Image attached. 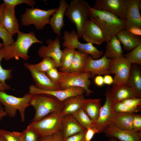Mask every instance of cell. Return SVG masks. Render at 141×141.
<instances>
[{
  "label": "cell",
  "mask_w": 141,
  "mask_h": 141,
  "mask_svg": "<svg viewBox=\"0 0 141 141\" xmlns=\"http://www.w3.org/2000/svg\"><path fill=\"white\" fill-rule=\"evenodd\" d=\"M110 89L108 87L105 93L106 97L105 102L101 107L98 118L96 121L95 127L99 133L103 132V130L112 124L115 111L113 103L110 94Z\"/></svg>",
  "instance_id": "8fae6325"
},
{
  "label": "cell",
  "mask_w": 141,
  "mask_h": 141,
  "mask_svg": "<svg viewBox=\"0 0 141 141\" xmlns=\"http://www.w3.org/2000/svg\"><path fill=\"white\" fill-rule=\"evenodd\" d=\"M57 8L47 10L38 8H27L21 16L22 25L25 26L33 25L38 30H43L45 26L49 24L50 17L55 12Z\"/></svg>",
  "instance_id": "ba28073f"
},
{
  "label": "cell",
  "mask_w": 141,
  "mask_h": 141,
  "mask_svg": "<svg viewBox=\"0 0 141 141\" xmlns=\"http://www.w3.org/2000/svg\"><path fill=\"white\" fill-rule=\"evenodd\" d=\"M15 8L5 5L1 17L2 24L13 36L20 31L19 25L16 17Z\"/></svg>",
  "instance_id": "44dd1931"
},
{
  "label": "cell",
  "mask_w": 141,
  "mask_h": 141,
  "mask_svg": "<svg viewBox=\"0 0 141 141\" xmlns=\"http://www.w3.org/2000/svg\"><path fill=\"white\" fill-rule=\"evenodd\" d=\"M86 132V131L84 132L78 133L69 136L64 139V141H85Z\"/></svg>",
  "instance_id": "f6af8a7d"
},
{
  "label": "cell",
  "mask_w": 141,
  "mask_h": 141,
  "mask_svg": "<svg viewBox=\"0 0 141 141\" xmlns=\"http://www.w3.org/2000/svg\"><path fill=\"white\" fill-rule=\"evenodd\" d=\"M59 72L60 79L57 84L61 90L72 87H81L85 90V95L87 97L94 92L89 89L91 81L90 79L91 75L89 73Z\"/></svg>",
  "instance_id": "52a82bcc"
},
{
  "label": "cell",
  "mask_w": 141,
  "mask_h": 141,
  "mask_svg": "<svg viewBox=\"0 0 141 141\" xmlns=\"http://www.w3.org/2000/svg\"><path fill=\"white\" fill-rule=\"evenodd\" d=\"M101 99H85L83 100L81 108L95 123L97 120L102 106Z\"/></svg>",
  "instance_id": "484cf974"
},
{
  "label": "cell",
  "mask_w": 141,
  "mask_h": 141,
  "mask_svg": "<svg viewBox=\"0 0 141 141\" xmlns=\"http://www.w3.org/2000/svg\"><path fill=\"white\" fill-rule=\"evenodd\" d=\"M139 141H141V139H140Z\"/></svg>",
  "instance_id": "6f0895ef"
},
{
  "label": "cell",
  "mask_w": 141,
  "mask_h": 141,
  "mask_svg": "<svg viewBox=\"0 0 141 141\" xmlns=\"http://www.w3.org/2000/svg\"><path fill=\"white\" fill-rule=\"evenodd\" d=\"M85 98L83 95L69 98L63 101V107L61 112L63 116L72 115L81 108Z\"/></svg>",
  "instance_id": "f1b7e54d"
},
{
  "label": "cell",
  "mask_w": 141,
  "mask_h": 141,
  "mask_svg": "<svg viewBox=\"0 0 141 141\" xmlns=\"http://www.w3.org/2000/svg\"><path fill=\"white\" fill-rule=\"evenodd\" d=\"M76 49L64 48L62 50L60 66V72H67L70 71V67Z\"/></svg>",
  "instance_id": "4dcf8cb0"
},
{
  "label": "cell",
  "mask_w": 141,
  "mask_h": 141,
  "mask_svg": "<svg viewBox=\"0 0 141 141\" xmlns=\"http://www.w3.org/2000/svg\"><path fill=\"white\" fill-rule=\"evenodd\" d=\"M110 94L114 104L126 99L138 97L132 88L126 84L113 85L110 89Z\"/></svg>",
  "instance_id": "603a6c76"
},
{
  "label": "cell",
  "mask_w": 141,
  "mask_h": 141,
  "mask_svg": "<svg viewBox=\"0 0 141 141\" xmlns=\"http://www.w3.org/2000/svg\"><path fill=\"white\" fill-rule=\"evenodd\" d=\"M33 95L25 94L22 97H17L8 94L5 91H0V103L3 106L7 115L13 118L19 112L22 122L25 121V110L30 105V103Z\"/></svg>",
  "instance_id": "277c9868"
},
{
  "label": "cell",
  "mask_w": 141,
  "mask_h": 141,
  "mask_svg": "<svg viewBox=\"0 0 141 141\" xmlns=\"http://www.w3.org/2000/svg\"><path fill=\"white\" fill-rule=\"evenodd\" d=\"M11 89V87L6 84H4L0 82V91H4Z\"/></svg>",
  "instance_id": "f907efd6"
},
{
  "label": "cell",
  "mask_w": 141,
  "mask_h": 141,
  "mask_svg": "<svg viewBox=\"0 0 141 141\" xmlns=\"http://www.w3.org/2000/svg\"><path fill=\"white\" fill-rule=\"evenodd\" d=\"M17 34L16 41L9 45L3 47V58L7 61L21 58L27 61L30 58L28 52L31 46L35 43H43L36 37L33 32L26 33L20 31Z\"/></svg>",
  "instance_id": "7a4b0ae2"
},
{
  "label": "cell",
  "mask_w": 141,
  "mask_h": 141,
  "mask_svg": "<svg viewBox=\"0 0 141 141\" xmlns=\"http://www.w3.org/2000/svg\"><path fill=\"white\" fill-rule=\"evenodd\" d=\"M33 95L30 105L35 109V114L31 122H37L52 112L62 111L63 107V102L53 96L44 94Z\"/></svg>",
  "instance_id": "3957f363"
},
{
  "label": "cell",
  "mask_w": 141,
  "mask_h": 141,
  "mask_svg": "<svg viewBox=\"0 0 141 141\" xmlns=\"http://www.w3.org/2000/svg\"><path fill=\"white\" fill-rule=\"evenodd\" d=\"M12 36L5 27L0 23V38L3 41L4 46L9 45L15 42Z\"/></svg>",
  "instance_id": "8d00e7d4"
},
{
  "label": "cell",
  "mask_w": 141,
  "mask_h": 141,
  "mask_svg": "<svg viewBox=\"0 0 141 141\" xmlns=\"http://www.w3.org/2000/svg\"><path fill=\"white\" fill-rule=\"evenodd\" d=\"M116 36L127 51H131L141 43L140 37L133 34L126 29L120 31Z\"/></svg>",
  "instance_id": "cb8c5ba5"
},
{
  "label": "cell",
  "mask_w": 141,
  "mask_h": 141,
  "mask_svg": "<svg viewBox=\"0 0 141 141\" xmlns=\"http://www.w3.org/2000/svg\"><path fill=\"white\" fill-rule=\"evenodd\" d=\"M120 101L131 108L141 109V98H133L124 99Z\"/></svg>",
  "instance_id": "60d3db41"
},
{
  "label": "cell",
  "mask_w": 141,
  "mask_h": 141,
  "mask_svg": "<svg viewBox=\"0 0 141 141\" xmlns=\"http://www.w3.org/2000/svg\"><path fill=\"white\" fill-rule=\"evenodd\" d=\"M68 5L65 0H60L58 8L50 19L49 24L54 33L58 37L60 36L61 30L64 26L63 17Z\"/></svg>",
  "instance_id": "7402d4cb"
},
{
  "label": "cell",
  "mask_w": 141,
  "mask_h": 141,
  "mask_svg": "<svg viewBox=\"0 0 141 141\" xmlns=\"http://www.w3.org/2000/svg\"><path fill=\"white\" fill-rule=\"evenodd\" d=\"M29 93L32 95L47 94L53 96L60 101L63 102L69 98L83 95L85 93V91L83 89L79 87H70L58 90H45L37 87L34 85H31L29 86Z\"/></svg>",
  "instance_id": "5bb4252c"
},
{
  "label": "cell",
  "mask_w": 141,
  "mask_h": 141,
  "mask_svg": "<svg viewBox=\"0 0 141 141\" xmlns=\"http://www.w3.org/2000/svg\"><path fill=\"white\" fill-rule=\"evenodd\" d=\"M89 55L81 51H75L69 72H83Z\"/></svg>",
  "instance_id": "f546056e"
},
{
  "label": "cell",
  "mask_w": 141,
  "mask_h": 141,
  "mask_svg": "<svg viewBox=\"0 0 141 141\" xmlns=\"http://www.w3.org/2000/svg\"><path fill=\"white\" fill-rule=\"evenodd\" d=\"M127 30L134 35L139 37L141 36V28L136 27H132Z\"/></svg>",
  "instance_id": "7dc6e473"
},
{
  "label": "cell",
  "mask_w": 141,
  "mask_h": 141,
  "mask_svg": "<svg viewBox=\"0 0 141 141\" xmlns=\"http://www.w3.org/2000/svg\"><path fill=\"white\" fill-rule=\"evenodd\" d=\"M132 65L124 56L111 59L110 73L115 74L113 85L126 84L130 75Z\"/></svg>",
  "instance_id": "30bf717a"
},
{
  "label": "cell",
  "mask_w": 141,
  "mask_h": 141,
  "mask_svg": "<svg viewBox=\"0 0 141 141\" xmlns=\"http://www.w3.org/2000/svg\"><path fill=\"white\" fill-rule=\"evenodd\" d=\"M110 59L103 56L97 59H94L89 55L83 72L89 73L91 78L98 75H110L109 69Z\"/></svg>",
  "instance_id": "4fadbf2b"
},
{
  "label": "cell",
  "mask_w": 141,
  "mask_h": 141,
  "mask_svg": "<svg viewBox=\"0 0 141 141\" xmlns=\"http://www.w3.org/2000/svg\"><path fill=\"white\" fill-rule=\"evenodd\" d=\"M24 66L25 67H29L39 72L45 73L53 68H57L55 62L49 57L43 58L41 62L36 64L26 63L24 64Z\"/></svg>",
  "instance_id": "1f68e13d"
},
{
  "label": "cell",
  "mask_w": 141,
  "mask_h": 141,
  "mask_svg": "<svg viewBox=\"0 0 141 141\" xmlns=\"http://www.w3.org/2000/svg\"><path fill=\"white\" fill-rule=\"evenodd\" d=\"M86 130L71 115L64 116L61 121L60 131L64 140L75 134L84 132Z\"/></svg>",
  "instance_id": "d6986e66"
},
{
  "label": "cell",
  "mask_w": 141,
  "mask_h": 141,
  "mask_svg": "<svg viewBox=\"0 0 141 141\" xmlns=\"http://www.w3.org/2000/svg\"><path fill=\"white\" fill-rule=\"evenodd\" d=\"M3 1L5 5L15 8L21 4H25L32 8L36 4L35 1L33 0H3Z\"/></svg>",
  "instance_id": "ab89813d"
},
{
  "label": "cell",
  "mask_w": 141,
  "mask_h": 141,
  "mask_svg": "<svg viewBox=\"0 0 141 141\" xmlns=\"http://www.w3.org/2000/svg\"><path fill=\"white\" fill-rule=\"evenodd\" d=\"M89 17L100 27L106 42L120 31L125 29L124 22L109 11L95 9L87 3Z\"/></svg>",
  "instance_id": "6da1fadb"
},
{
  "label": "cell",
  "mask_w": 141,
  "mask_h": 141,
  "mask_svg": "<svg viewBox=\"0 0 141 141\" xmlns=\"http://www.w3.org/2000/svg\"><path fill=\"white\" fill-rule=\"evenodd\" d=\"M103 77L104 84L108 85H110L113 84L114 81V79L110 75H105Z\"/></svg>",
  "instance_id": "681fc988"
},
{
  "label": "cell",
  "mask_w": 141,
  "mask_h": 141,
  "mask_svg": "<svg viewBox=\"0 0 141 141\" xmlns=\"http://www.w3.org/2000/svg\"><path fill=\"white\" fill-rule=\"evenodd\" d=\"M94 82L96 85L99 87L102 86L104 84L103 77L101 75L96 76L94 78Z\"/></svg>",
  "instance_id": "c3c4849f"
},
{
  "label": "cell",
  "mask_w": 141,
  "mask_h": 141,
  "mask_svg": "<svg viewBox=\"0 0 141 141\" xmlns=\"http://www.w3.org/2000/svg\"><path fill=\"white\" fill-rule=\"evenodd\" d=\"M22 132L8 131L0 129V137L5 141H21Z\"/></svg>",
  "instance_id": "e575fe53"
},
{
  "label": "cell",
  "mask_w": 141,
  "mask_h": 141,
  "mask_svg": "<svg viewBox=\"0 0 141 141\" xmlns=\"http://www.w3.org/2000/svg\"><path fill=\"white\" fill-rule=\"evenodd\" d=\"M99 133L95 127L89 128L86 129L85 141H91L95 134Z\"/></svg>",
  "instance_id": "bcb514c9"
},
{
  "label": "cell",
  "mask_w": 141,
  "mask_h": 141,
  "mask_svg": "<svg viewBox=\"0 0 141 141\" xmlns=\"http://www.w3.org/2000/svg\"><path fill=\"white\" fill-rule=\"evenodd\" d=\"M115 112L120 113H134L140 111L141 109L131 108L125 104L121 101L115 103L114 105Z\"/></svg>",
  "instance_id": "f35d334b"
},
{
  "label": "cell",
  "mask_w": 141,
  "mask_h": 141,
  "mask_svg": "<svg viewBox=\"0 0 141 141\" xmlns=\"http://www.w3.org/2000/svg\"><path fill=\"white\" fill-rule=\"evenodd\" d=\"M110 140L111 141H119L116 139L114 138H110Z\"/></svg>",
  "instance_id": "db71d44e"
},
{
  "label": "cell",
  "mask_w": 141,
  "mask_h": 141,
  "mask_svg": "<svg viewBox=\"0 0 141 141\" xmlns=\"http://www.w3.org/2000/svg\"><path fill=\"white\" fill-rule=\"evenodd\" d=\"M0 141H5L3 139L0 137Z\"/></svg>",
  "instance_id": "9f6ffc18"
},
{
  "label": "cell",
  "mask_w": 141,
  "mask_h": 141,
  "mask_svg": "<svg viewBox=\"0 0 141 141\" xmlns=\"http://www.w3.org/2000/svg\"><path fill=\"white\" fill-rule=\"evenodd\" d=\"M127 3V0H96L92 7L97 10L111 12L125 22Z\"/></svg>",
  "instance_id": "7c38bea8"
},
{
  "label": "cell",
  "mask_w": 141,
  "mask_h": 141,
  "mask_svg": "<svg viewBox=\"0 0 141 141\" xmlns=\"http://www.w3.org/2000/svg\"><path fill=\"white\" fill-rule=\"evenodd\" d=\"M87 3L84 0H72L64 13L71 22L75 24L79 38L82 37L83 28L89 19Z\"/></svg>",
  "instance_id": "5b68a950"
},
{
  "label": "cell",
  "mask_w": 141,
  "mask_h": 141,
  "mask_svg": "<svg viewBox=\"0 0 141 141\" xmlns=\"http://www.w3.org/2000/svg\"><path fill=\"white\" fill-rule=\"evenodd\" d=\"M141 2V0H127L125 21V29L132 27L141 28L139 11Z\"/></svg>",
  "instance_id": "2e32d148"
},
{
  "label": "cell",
  "mask_w": 141,
  "mask_h": 141,
  "mask_svg": "<svg viewBox=\"0 0 141 141\" xmlns=\"http://www.w3.org/2000/svg\"><path fill=\"white\" fill-rule=\"evenodd\" d=\"M29 70L34 85L41 90L47 91L62 90L58 85L53 82L46 73L39 72L29 67H25Z\"/></svg>",
  "instance_id": "ffe728a7"
},
{
  "label": "cell",
  "mask_w": 141,
  "mask_h": 141,
  "mask_svg": "<svg viewBox=\"0 0 141 141\" xmlns=\"http://www.w3.org/2000/svg\"><path fill=\"white\" fill-rule=\"evenodd\" d=\"M46 44L47 46H42L38 49V54L39 56L43 59L47 57L51 58L55 62L57 67H59L62 50L59 37H57L54 39H48Z\"/></svg>",
  "instance_id": "9a60e30c"
},
{
  "label": "cell",
  "mask_w": 141,
  "mask_h": 141,
  "mask_svg": "<svg viewBox=\"0 0 141 141\" xmlns=\"http://www.w3.org/2000/svg\"><path fill=\"white\" fill-rule=\"evenodd\" d=\"M4 58L3 47L0 48V82L6 84L5 81L11 78L12 69H6L2 66L1 62Z\"/></svg>",
  "instance_id": "d590c367"
},
{
  "label": "cell",
  "mask_w": 141,
  "mask_h": 141,
  "mask_svg": "<svg viewBox=\"0 0 141 141\" xmlns=\"http://www.w3.org/2000/svg\"><path fill=\"white\" fill-rule=\"evenodd\" d=\"M7 116V114L4 109L3 107L0 103V121L4 117Z\"/></svg>",
  "instance_id": "816d5d0a"
},
{
  "label": "cell",
  "mask_w": 141,
  "mask_h": 141,
  "mask_svg": "<svg viewBox=\"0 0 141 141\" xmlns=\"http://www.w3.org/2000/svg\"><path fill=\"white\" fill-rule=\"evenodd\" d=\"M79 38L77 33L75 30L64 31L63 37V47L77 49L86 53L93 59L97 58L99 55L100 51L91 43L80 42Z\"/></svg>",
  "instance_id": "9c48e42d"
},
{
  "label": "cell",
  "mask_w": 141,
  "mask_h": 141,
  "mask_svg": "<svg viewBox=\"0 0 141 141\" xmlns=\"http://www.w3.org/2000/svg\"><path fill=\"white\" fill-rule=\"evenodd\" d=\"M61 111L51 113L37 122H31L28 126L38 134L40 138L60 133L61 122L64 116Z\"/></svg>",
  "instance_id": "8992f818"
},
{
  "label": "cell",
  "mask_w": 141,
  "mask_h": 141,
  "mask_svg": "<svg viewBox=\"0 0 141 141\" xmlns=\"http://www.w3.org/2000/svg\"><path fill=\"white\" fill-rule=\"evenodd\" d=\"M38 141H64V140L60 132L50 136L40 137Z\"/></svg>",
  "instance_id": "ee69618b"
},
{
  "label": "cell",
  "mask_w": 141,
  "mask_h": 141,
  "mask_svg": "<svg viewBox=\"0 0 141 141\" xmlns=\"http://www.w3.org/2000/svg\"><path fill=\"white\" fill-rule=\"evenodd\" d=\"M138 65L132 64L129 76L125 84L134 90L138 98L141 97V70Z\"/></svg>",
  "instance_id": "d4e9b609"
},
{
  "label": "cell",
  "mask_w": 141,
  "mask_h": 141,
  "mask_svg": "<svg viewBox=\"0 0 141 141\" xmlns=\"http://www.w3.org/2000/svg\"><path fill=\"white\" fill-rule=\"evenodd\" d=\"M102 132L110 138H115L119 141H139L141 139V133L133 130L119 129L112 123L106 128Z\"/></svg>",
  "instance_id": "ac0fdd59"
},
{
  "label": "cell",
  "mask_w": 141,
  "mask_h": 141,
  "mask_svg": "<svg viewBox=\"0 0 141 141\" xmlns=\"http://www.w3.org/2000/svg\"><path fill=\"white\" fill-rule=\"evenodd\" d=\"M21 141H38L40 137L28 126L23 130Z\"/></svg>",
  "instance_id": "74e56055"
},
{
  "label": "cell",
  "mask_w": 141,
  "mask_h": 141,
  "mask_svg": "<svg viewBox=\"0 0 141 141\" xmlns=\"http://www.w3.org/2000/svg\"><path fill=\"white\" fill-rule=\"evenodd\" d=\"M4 46V45L3 43L0 42V48Z\"/></svg>",
  "instance_id": "11a10c76"
},
{
  "label": "cell",
  "mask_w": 141,
  "mask_h": 141,
  "mask_svg": "<svg viewBox=\"0 0 141 141\" xmlns=\"http://www.w3.org/2000/svg\"><path fill=\"white\" fill-rule=\"evenodd\" d=\"M132 129L135 132L141 133V115L134 114L132 122Z\"/></svg>",
  "instance_id": "7bdbcfd3"
},
{
  "label": "cell",
  "mask_w": 141,
  "mask_h": 141,
  "mask_svg": "<svg viewBox=\"0 0 141 141\" xmlns=\"http://www.w3.org/2000/svg\"><path fill=\"white\" fill-rule=\"evenodd\" d=\"M46 74L54 83L57 84L60 80V75L56 67L53 68L46 73Z\"/></svg>",
  "instance_id": "b9f144b4"
},
{
  "label": "cell",
  "mask_w": 141,
  "mask_h": 141,
  "mask_svg": "<svg viewBox=\"0 0 141 141\" xmlns=\"http://www.w3.org/2000/svg\"><path fill=\"white\" fill-rule=\"evenodd\" d=\"M134 113L115 112L112 124L117 128L125 130H132Z\"/></svg>",
  "instance_id": "4316f807"
},
{
  "label": "cell",
  "mask_w": 141,
  "mask_h": 141,
  "mask_svg": "<svg viewBox=\"0 0 141 141\" xmlns=\"http://www.w3.org/2000/svg\"><path fill=\"white\" fill-rule=\"evenodd\" d=\"M82 37L87 43L100 45L105 42L103 32L99 26L89 19L85 24L82 32Z\"/></svg>",
  "instance_id": "e0dca14e"
},
{
  "label": "cell",
  "mask_w": 141,
  "mask_h": 141,
  "mask_svg": "<svg viewBox=\"0 0 141 141\" xmlns=\"http://www.w3.org/2000/svg\"><path fill=\"white\" fill-rule=\"evenodd\" d=\"M109 141H111L109 139Z\"/></svg>",
  "instance_id": "680465c9"
},
{
  "label": "cell",
  "mask_w": 141,
  "mask_h": 141,
  "mask_svg": "<svg viewBox=\"0 0 141 141\" xmlns=\"http://www.w3.org/2000/svg\"><path fill=\"white\" fill-rule=\"evenodd\" d=\"M85 129L95 127V123L88 116L83 109L81 108L71 115Z\"/></svg>",
  "instance_id": "d6a6232c"
},
{
  "label": "cell",
  "mask_w": 141,
  "mask_h": 141,
  "mask_svg": "<svg viewBox=\"0 0 141 141\" xmlns=\"http://www.w3.org/2000/svg\"><path fill=\"white\" fill-rule=\"evenodd\" d=\"M5 5L3 3H0V21L3 13Z\"/></svg>",
  "instance_id": "f5cc1de1"
},
{
  "label": "cell",
  "mask_w": 141,
  "mask_h": 141,
  "mask_svg": "<svg viewBox=\"0 0 141 141\" xmlns=\"http://www.w3.org/2000/svg\"><path fill=\"white\" fill-rule=\"evenodd\" d=\"M125 56L131 64H135L141 66V43L131 51L126 54Z\"/></svg>",
  "instance_id": "836d02e7"
},
{
  "label": "cell",
  "mask_w": 141,
  "mask_h": 141,
  "mask_svg": "<svg viewBox=\"0 0 141 141\" xmlns=\"http://www.w3.org/2000/svg\"><path fill=\"white\" fill-rule=\"evenodd\" d=\"M106 43V50L104 55L107 58L113 59L123 56V51L121 43L116 36L113 37Z\"/></svg>",
  "instance_id": "83f0119b"
}]
</instances>
